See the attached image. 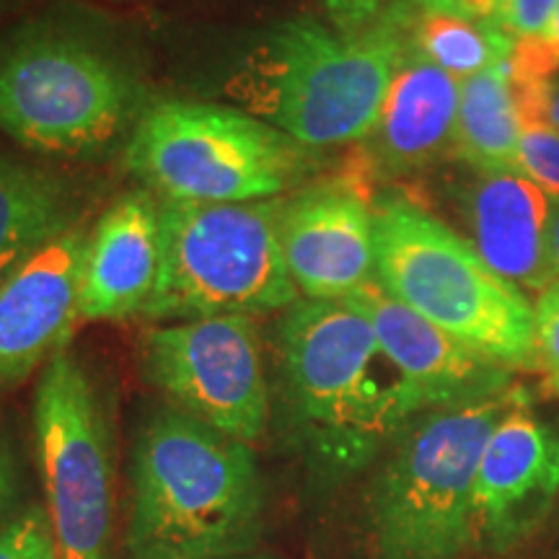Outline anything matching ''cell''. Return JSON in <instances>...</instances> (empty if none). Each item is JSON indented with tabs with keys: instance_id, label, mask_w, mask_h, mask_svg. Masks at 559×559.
<instances>
[{
	"instance_id": "1",
	"label": "cell",
	"mask_w": 559,
	"mask_h": 559,
	"mask_svg": "<svg viewBox=\"0 0 559 559\" xmlns=\"http://www.w3.org/2000/svg\"><path fill=\"white\" fill-rule=\"evenodd\" d=\"M400 55L402 37L386 16L362 34L317 19L283 21L236 55L221 96L311 151L362 143Z\"/></svg>"
},
{
	"instance_id": "2",
	"label": "cell",
	"mask_w": 559,
	"mask_h": 559,
	"mask_svg": "<svg viewBox=\"0 0 559 559\" xmlns=\"http://www.w3.org/2000/svg\"><path fill=\"white\" fill-rule=\"evenodd\" d=\"M143 86L99 24L47 11L0 32V132L47 156H96L135 128Z\"/></svg>"
},
{
	"instance_id": "3",
	"label": "cell",
	"mask_w": 559,
	"mask_h": 559,
	"mask_svg": "<svg viewBox=\"0 0 559 559\" xmlns=\"http://www.w3.org/2000/svg\"><path fill=\"white\" fill-rule=\"evenodd\" d=\"M260 523L262 479L249 443L179 409L145 425L132 461V557H241Z\"/></svg>"
},
{
	"instance_id": "4",
	"label": "cell",
	"mask_w": 559,
	"mask_h": 559,
	"mask_svg": "<svg viewBox=\"0 0 559 559\" xmlns=\"http://www.w3.org/2000/svg\"><path fill=\"white\" fill-rule=\"evenodd\" d=\"M280 366L300 436L340 469L366 464L425 412L347 300L298 298L280 324Z\"/></svg>"
},
{
	"instance_id": "5",
	"label": "cell",
	"mask_w": 559,
	"mask_h": 559,
	"mask_svg": "<svg viewBox=\"0 0 559 559\" xmlns=\"http://www.w3.org/2000/svg\"><path fill=\"white\" fill-rule=\"evenodd\" d=\"M376 280L396 300L506 368H536V309L464 236L412 202H373Z\"/></svg>"
},
{
	"instance_id": "6",
	"label": "cell",
	"mask_w": 559,
	"mask_h": 559,
	"mask_svg": "<svg viewBox=\"0 0 559 559\" xmlns=\"http://www.w3.org/2000/svg\"><path fill=\"white\" fill-rule=\"evenodd\" d=\"M521 396L523 389H508L489 400L428 409L400 432L368 500L379 559H453L477 544L474 481L481 451Z\"/></svg>"
},
{
	"instance_id": "7",
	"label": "cell",
	"mask_w": 559,
	"mask_h": 559,
	"mask_svg": "<svg viewBox=\"0 0 559 559\" xmlns=\"http://www.w3.org/2000/svg\"><path fill=\"white\" fill-rule=\"evenodd\" d=\"M317 153L230 104L158 102L132 128L124 160L158 200L262 202L304 187Z\"/></svg>"
},
{
	"instance_id": "8",
	"label": "cell",
	"mask_w": 559,
	"mask_h": 559,
	"mask_svg": "<svg viewBox=\"0 0 559 559\" xmlns=\"http://www.w3.org/2000/svg\"><path fill=\"white\" fill-rule=\"evenodd\" d=\"M280 200H160V275L143 317L187 321L288 311L300 293L277 234Z\"/></svg>"
},
{
	"instance_id": "9",
	"label": "cell",
	"mask_w": 559,
	"mask_h": 559,
	"mask_svg": "<svg viewBox=\"0 0 559 559\" xmlns=\"http://www.w3.org/2000/svg\"><path fill=\"white\" fill-rule=\"evenodd\" d=\"M47 519L60 559H107L111 523L109 438L94 383L60 349L34 396Z\"/></svg>"
},
{
	"instance_id": "10",
	"label": "cell",
	"mask_w": 559,
	"mask_h": 559,
	"mask_svg": "<svg viewBox=\"0 0 559 559\" xmlns=\"http://www.w3.org/2000/svg\"><path fill=\"white\" fill-rule=\"evenodd\" d=\"M143 368L153 386L221 436L257 443L270 423L254 317L187 319L153 326L143 340Z\"/></svg>"
},
{
	"instance_id": "11",
	"label": "cell",
	"mask_w": 559,
	"mask_h": 559,
	"mask_svg": "<svg viewBox=\"0 0 559 559\" xmlns=\"http://www.w3.org/2000/svg\"><path fill=\"white\" fill-rule=\"evenodd\" d=\"M373 174L355 160L280 198L277 234L300 298L345 300L376 277Z\"/></svg>"
},
{
	"instance_id": "12",
	"label": "cell",
	"mask_w": 559,
	"mask_h": 559,
	"mask_svg": "<svg viewBox=\"0 0 559 559\" xmlns=\"http://www.w3.org/2000/svg\"><path fill=\"white\" fill-rule=\"evenodd\" d=\"M88 228L73 226L0 283V389L16 386L66 349L81 321Z\"/></svg>"
},
{
	"instance_id": "13",
	"label": "cell",
	"mask_w": 559,
	"mask_h": 559,
	"mask_svg": "<svg viewBox=\"0 0 559 559\" xmlns=\"http://www.w3.org/2000/svg\"><path fill=\"white\" fill-rule=\"evenodd\" d=\"M370 321L383 353L415 389L423 409L456 407L498 396L510 386V368L430 324L370 280L345 298Z\"/></svg>"
},
{
	"instance_id": "14",
	"label": "cell",
	"mask_w": 559,
	"mask_h": 559,
	"mask_svg": "<svg viewBox=\"0 0 559 559\" xmlns=\"http://www.w3.org/2000/svg\"><path fill=\"white\" fill-rule=\"evenodd\" d=\"M559 495V438L528 409L510 407L481 451L474 481L477 542L510 544L547 513Z\"/></svg>"
},
{
	"instance_id": "15",
	"label": "cell",
	"mask_w": 559,
	"mask_h": 559,
	"mask_svg": "<svg viewBox=\"0 0 559 559\" xmlns=\"http://www.w3.org/2000/svg\"><path fill=\"white\" fill-rule=\"evenodd\" d=\"M461 81L402 41V55L383 96L379 120L362 140L373 177L428 171L456 148Z\"/></svg>"
},
{
	"instance_id": "16",
	"label": "cell",
	"mask_w": 559,
	"mask_h": 559,
	"mask_svg": "<svg viewBox=\"0 0 559 559\" xmlns=\"http://www.w3.org/2000/svg\"><path fill=\"white\" fill-rule=\"evenodd\" d=\"M160 275V200L135 190L111 202L88 230L83 254L81 321L143 317Z\"/></svg>"
},
{
	"instance_id": "17",
	"label": "cell",
	"mask_w": 559,
	"mask_h": 559,
	"mask_svg": "<svg viewBox=\"0 0 559 559\" xmlns=\"http://www.w3.org/2000/svg\"><path fill=\"white\" fill-rule=\"evenodd\" d=\"M469 243L495 275L542 296L551 285V200L519 169L477 171L461 194Z\"/></svg>"
},
{
	"instance_id": "18",
	"label": "cell",
	"mask_w": 559,
	"mask_h": 559,
	"mask_svg": "<svg viewBox=\"0 0 559 559\" xmlns=\"http://www.w3.org/2000/svg\"><path fill=\"white\" fill-rule=\"evenodd\" d=\"M79 200L39 166L0 153V283L41 247L79 226Z\"/></svg>"
},
{
	"instance_id": "19",
	"label": "cell",
	"mask_w": 559,
	"mask_h": 559,
	"mask_svg": "<svg viewBox=\"0 0 559 559\" xmlns=\"http://www.w3.org/2000/svg\"><path fill=\"white\" fill-rule=\"evenodd\" d=\"M383 16L396 26L404 45L456 81L474 79L481 70L498 66L515 45V39L492 21L432 9L417 0H396Z\"/></svg>"
},
{
	"instance_id": "20",
	"label": "cell",
	"mask_w": 559,
	"mask_h": 559,
	"mask_svg": "<svg viewBox=\"0 0 559 559\" xmlns=\"http://www.w3.org/2000/svg\"><path fill=\"white\" fill-rule=\"evenodd\" d=\"M508 60V58H506ZM506 60L461 81L456 148L474 171H513L519 156L521 115L510 88Z\"/></svg>"
},
{
	"instance_id": "21",
	"label": "cell",
	"mask_w": 559,
	"mask_h": 559,
	"mask_svg": "<svg viewBox=\"0 0 559 559\" xmlns=\"http://www.w3.org/2000/svg\"><path fill=\"white\" fill-rule=\"evenodd\" d=\"M515 169L549 200H559V132L547 122L523 124Z\"/></svg>"
},
{
	"instance_id": "22",
	"label": "cell",
	"mask_w": 559,
	"mask_h": 559,
	"mask_svg": "<svg viewBox=\"0 0 559 559\" xmlns=\"http://www.w3.org/2000/svg\"><path fill=\"white\" fill-rule=\"evenodd\" d=\"M0 559H60L50 519L29 508L0 528Z\"/></svg>"
},
{
	"instance_id": "23",
	"label": "cell",
	"mask_w": 559,
	"mask_h": 559,
	"mask_svg": "<svg viewBox=\"0 0 559 559\" xmlns=\"http://www.w3.org/2000/svg\"><path fill=\"white\" fill-rule=\"evenodd\" d=\"M536 368L551 394L559 396V285L536 298Z\"/></svg>"
},
{
	"instance_id": "24",
	"label": "cell",
	"mask_w": 559,
	"mask_h": 559,
	"mask_svg": "<svg viewBox=\"0 0 559 559\" xmlns=\"http://www.w3.org/2000/svg\"><path fill=\"white\" fill-rule=\"evenodd\" d=\"M559 0H506L498 26L513 39L544 37Z\"/></svg>"
},
{
	"instance_id": "25",
	"label": "cell",
	"mask_w": 559,
	"mask_h": 559,
	"mask_svg": "<svg viewBox=\"0 0 559 559\" xmlns=\"http://www.w3.org/2000/svg\"><path fill=\"white\" fill-rule=\"evenodd\" d=\"M394 3L396 0H324V11L337 32L362 34Z\"/></svg>"
},
{
	"instance_id": "26",
	"label": "cell",
	"mask_w": 559,
	"mask_h": 559,
	"mask_svg": "<svg viewBox=\"0 0 559 559\" xmlns=\"http://www.w3.org/2000/svg\"><path fill=\"white\" fill-rule=\"evenodd\" d=\"M417 3L432 5V9L456 11V13H464V16L498 24L506 0H417Z\"/></svg>"
},
{
	"instance_id": "27",
	"label": "cell",
	"mask_w": 559,
	"mask_h": 559,
	"mask_svg": "<svg viewBox=\"0 0 559 559\" xmlns=\"http://www.w3.org/2000/svg\"><path fill=\"white\" fill-rule=\"evenodd\" d=\"M549 264H551V285H559V200H551Z\"/></svg>"
},
{
	"instance_id": "28",
	"label": "cell",
	"mask_w": 559,
	"mask_h": 559,
	"mask_svg": "<svg viewBox=\"0 0 559 559\" xmlns=\"http://www.w3.org/2000/svg\"><path fill=\"white\" fill-rule=\"evenodd\" d=\"M11 498H13V469H11L9 456H5V451L0 449V515H3V510L9 508Z\"/></svg>"
},
{
	"instance_id": "29",
	"label": "cell",
	"mask_w": 559,
	"mask_h": 559,
	"mask_svg": "<svg viewBox=\"0 0 559 559\" xmlns=\"http://www.w3.org/2000/svg\"><path fill=\"white\" fill-rule=\"evenodd\" d=\"M544 122L559 132V75L555 81H551V86L547 91V104H544Z\"/></svg>"
},
{
	"instance_id": "30",
	"label": "cell",
	"mask_w": 559,
	"mask_h": 559,
	"mask_svg": "<svg viewBox=\"0 0 559 559\" xmlns=\"http://www.w3.org/2000/svg\"><path fill=\"white\" fill-rule=\"evenodd\" d=\"M544 39H547L549 45H551V50L559 55V3H557V9H555V16H551V21H549L547 32H544Z\"/></svg>"
},
{
	"instance_id": "31",
	"label": "cell",
	"mask_w": 559,
	"mask_h": 559,
	"mask_svg": "<svg viewBox=\"0 0 559 559\" xmlns=\"http://www.w3.org/2000/svg\"><path fill=\"white\" fill-rule=\"evenodd\" d=\"M11 5V0H0V19H3V13H5V9H9Z\"/></svg>"
},
{
	"instance_id": "32",
	"label": "cell",
	"mask_w": 559,
	"mask_h": 559,
	"mask_svg": "<svg viewBox=\"0 0 559 559\" xmlns=\"http://www.w3.org/2000/svg\"><path fill=\"white\" fill-rule=\"evenodd\" d=\"M226 559H262V557H226Z\"/></svg>"
},
{
	"instance_id": "33",
	"label": "cell",
	"mask_w": 559,
	"mask_h": 559,
	"mask_svg": "<svg viewBox=\"0 0 559 559\" xmlns=\"http://www.w3.org/2000/svg\"><path fill=\"white\" fill-rule=\"evenodd\" d=\"M115 3H124V0H115Z\"/></svg>"
}]
</instances>
